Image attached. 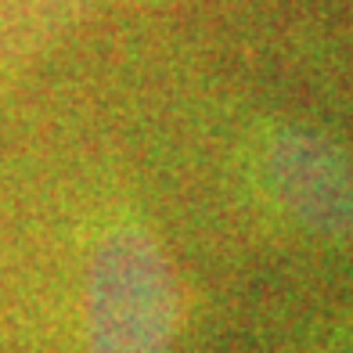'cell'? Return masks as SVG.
<instances>
[{"mask_svg":"<svg viewBox=\"0 0 353 353\" xmlns=\"http://www.w3.org/2000/svg\"><path fill=\"white\" fill-rule=\"evenodd\" d=\"M181 325V288L163 245L119 223L90 252L87 353H170Z\"/></svg>","mask_w":353,"mask_h":353,"instance_id":"obj_1","label":"cell"},{"mask_svg":"<svg viewBox=\"0 0 353 353\" xmlns=\"http://www.w3.org/2000/svg\"><path fill=\"white\" fill-rule=\"evenodd\" d=\"M267 191L303 231L353 242V155L307 126H274L260 144Z\"/></svg>","mask_w":353,"mask_h":353,"instance_id":"obj_2","label":"cell"},{"mask_svg":"<svg viewBox=\"0 0 353 353\" xmlns=\"http://www.w3.org/2000/svg\"><path fill=\"white\" fill-rule=\"evenodd\" d=\"M325 353H353V332H346V335H339Z\"/></svg>","mask_w":353,"mask_h":353,"instance_id":"obj_3","label":"cell"}]
</instances>
